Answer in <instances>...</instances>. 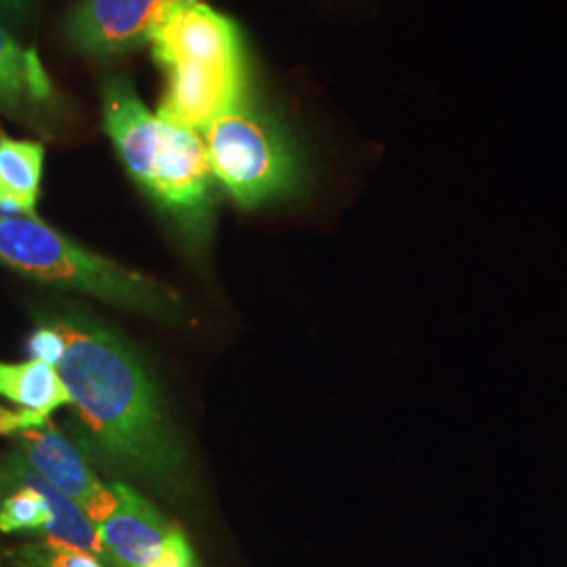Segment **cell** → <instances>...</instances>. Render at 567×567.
<instances>
[{
    "label": "cell",
    "mask_w": 567,
    "mask_h": 567,
    "mask_svg": "<svg viewBox=\"0 0 567 567\" xmlns=\"http://www.w3.org/2000/svg\"><path fill=\"white\" fill-rule=\"evenodd\" d=\"M18 450L47 484L84 508L97 526L116 507L112 484H103L86 452L53 423L23 431Z\"/></svg>",
    "instance_id": "9c48e42d"
},
{
    "label": "cell",
    "mask_w": 567,
    "mask_h": 567,
    "mask_svg": "<svg viewBox=\"0 0 567 567\" xmlns=\"http://www.w3.org/2000/svg\"><path fill=\"white\" fill-rule=\"evenodd\" d=\"M166 74L158 116L203 135L250 100V68L243 30L204 2L177 9L152 37Z\"/></svg>",
    "instance_id": "3957f363"
},
{
    "label": "cell",
    "mask_w": 567,
    "mask_h": 567,
    "mask_svg": "<svg viewBox=\"0 0 567 567\" xmlns=\"http://www.w3.org/2000/svg\"><path fill=\"white\" fill-rule=\"evenodd\" d=\"M34 0H0V20L7 25L20 28L32 18Z\"/></svg>",
    "instance_id": "e0dca14e"
},
{
    "label": "cell",
    "mask_w": 567,
    "mask_h": 567,
    "mask_svg": "<svg viewBox=\"0 0 567 567\" xmlns=\"http://www.w3.org/2000/svg\"><path fill=\"white\" fill-rule=\"evenodd\" d=\"M0 114L49 140L74 133L79 112L47 72L41 55L23 47L0 20Z\"/></svg>",
    "instance_id": "52a82bcc"
},
{
    "label": "cell",
    "mask_w": 567,
    "mask_h": 567,
    "mask_svg": "<svg viewBox=\"0 0 567 567\" xmlns=\"http://www.w3.org/2000/svg\"><path fill=\"white\" fill-rule=\"evenodd\" d=\"M182 0H79L63 34L89 60H116L152 42L154 32Z\"/></svg>",
    "instance_id": "ba28073f"
},
{
    "label": "cell",
    "mask_w": 567,
    "mask_h": 567,
    "mask_svg": "<svg viewBox=\"0 0 567 567\" xmlns=\"http://www.w3.org/2000/svg\"><path fill=\"white\" fill-rule=\"evenodd\" d=\"M215 183L240 208L282 203L301 192L305 161L276 114L248 102L203 133Z\"/></svg>",
    "instance_id": "5b68a950"
},
{
    "label": "cell",
    "mask_w": 567,
    "mask_h": 567,
    "mask_svg": "<svg viewBox=\"0 0 567 567\" xmlns=\"http://www.w3.org/2000/svg\"><path fill=\"white\" fill-rule=\"evenodd\" d=\"M116 507L100 524L105 564L110 567H147L163 553L177 524L168 522L137 489L112 482Z\"/></svg>",
    "instance_id": "30bf717a"
},
{
    "label": "cell",
    "mask_w": 567,
    "mask_h": 567,
    "mask_svg": "<svg viewBox=\"0 0 567 567\" xmlns=\"http://www.w3.org/2000/svg\"><path fill=\"white\" fill-rule=\"evenodd\" d=\"M13 567H110L102 557L61 543H25L7 553Z\"/></svg>",
    "instance_id": "4fadbf2b"
},
{
    "label": "cell",
    "mask_w": 567,
    "mask_h": 567,
    "mask_svg": "<svg viewBox=\"0 0 567 567\" xmlns=\"http://www.w3.org/2000/svg\"><path fill=\"white\" fill-rule=\"evenodd\" d=\"M102 114L103 128L131 179L183 244L204 255L215 229L217 183L203 135L150 112L126 76L103 82Z\"/></svg>",
    "instance_id": "7a4b0ae2"
},
{
    "label": "cell",
    "mask_w": 567,
    "mask_h": 567,
    "mask_svg": "<svg viewBox=\"0 0 567 567\" xmlns=\"http://www.w3.org/2000/svg\"><path fill=\"white\" fill-rule=\"evenodd\" d=\"M194 2H200V0H182L183 7H187V4H194Z\"/></svg>",
    "instance_id": "ac0fdd59"
},
{
    "label": "cell",
    "mask_w": 567,
    "mask_h": 567,
    "mask_svg": "<svg viewBox=\"0 0 567 567\" xmlns=\"http://www.w3.org/2000/svg\"><path fill=\"white\" fill-rule=\"evenodd\" d=\"M0 398L47 416L70 405V395L61 383L58 368L41 360H25L18 364L0 362Z\"/></svg>",
    "instance_id": "7c38bea8"
},
{
    "label": "cell",
    "mask_w": 567,
    "mask_h": 567,
    "mask_svg": "<svg viewBox=\"0 0 567 567\" xmlns=\"http://www.w3.org/2000/svg\"><path fill=\"white\" fill-rule=\"evenodd\" d=\"M0 532H37L44 540L103 555L100 527L84 508L47 484L20 450L0 461Z\"/></svg>",
    "instance_id": "8992f818"
},
{
    "label": "cell",
    "mask_w": 567,
    "mask_h": 567,
    "mask_svg": "<svg viewBox=\"0 0 567 567\" xmlns=\"http://www.w3.org/2000/svg\"><path fill=\"white\" fill-rule=\"evenodd\" d=\"M63 351H65V343H63L60 330L37 318V328L32 330V334L28 339L30 360H41L44 364L58 368L63 358Z\"/></svg>",
    "instance_id": "5bb4252c"
},
{
    "label": "cell",
    "mask_w": 567,
    "mask_h": 567,
    "mask_svg": "<svg viewBox=\"0 0 567 567\" xmlns=\"http://www.w3.org/2000/svg\"><path fill=\"white\" fill-rule=\"evenodd\" d=\"M44 175V145L32 140H16L0 131V213L18 217H39Z\"/></svg>",
    "instance_id": "8fae6325"
},
{
    "label": "cell",
    "mask_w": 567,
    "mask_h": 567,
    "mask_svg": "<svg viewBox=\"0 0 567 567\" xmlns=\"http://www.w3.org/2000/svg\"><path fill=\"white\" fill-rule=\"evenodd\" d=\"M47 423H51V416L25 410V408H4L0 405V437H11V435H21L23 431L39 429Z\"/></svg>",
    "instance_id": "2e32d148"
},
{
    "label": "cell",
    "mask_w": 567,
    "mask_h": 567,
    "mask_svg": "<svg viewBox=\"0 0 567 567\" xmlns=\"http://www.w3.org/2000/svg\"><path fill=\"white\" fill-rule=\"evenodd\" d=\"M147 567H203V564L182 527L175 526L163 553Z\"/></svg>",
    "instance_id": "9a60e30c"
},
{
    "label": "cell",
    "mask_w": 567,
    "mask_h": 567,
    "mask_svg": "<svg viewBox=\"0 0 567 567\" xmlns=\"http://www.w3.org/2000/svg\"><path fill=\"white\" fill-rule=\"evenodd\" d=\"M0 265L23 278L116 305L166 324H192L182 295L70 240L39 217L0 215Z\"/></svg>",
    "instance_id": "277c9868"
},
{
    "label": "cell",
    "mask_w": 567,
    "mask_h": 567,
    "mask_svg": "<svg viewBox=\"0 0 567 567\" xmlns=\"http://www.w3.org/2000/svg\"><path fill=\"white\" fill-rule=\"evenodd\" d=\"M37 318L63 337L58 374L86 456L93 454L103 466L179 498L189 480L187 456L142 358L118 332L76 303L44 307Z\"/></svg>",
    "instance_id": "6da1fadb"
}]
</instances>
